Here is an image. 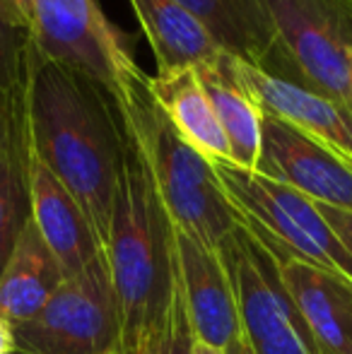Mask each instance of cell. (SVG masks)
I'll return each mask as SVG.
<instances>
[{
    "label": "cell",
    "instance_id": "obj_26",
    "mask_svg": "<svg viewBox=\"0 0 352 354\" xmlns=\"http://www.w3.org/2000/svg\"><path fill=\"white\" fill-rule=\"evenodd\" d=\"M225 352H227V354H254V352H251V347L246 345V340L241 337V333L234 337V340L230 342V345L225 347Z\"/></svg>",
    "mask_w": 352,
    "mask_h": 354
},
{
    "label": "cell",
    "instance_id": "obj_13",
    "mask_svg": "<svg viewBox=\"0 0 352 354\" xmlns=\"http://www.w3.org/2000/svg\"><path fill=\"white\" fill-rule=\"evenodd\" d=\"M277 268L319 354H352V280L297 258Z\"/></svg>",
    "mask_w": 352,
    "mask_h": 354
},
{
    "label": "cell",
    "instance_id": "obj_16",
    "mask_svg": "<svg viewBox=\"0 0 352 354\" xmlns=\"http://www.w3.org/2000/svg\"><path fill=\"white\" fill-rule=\"evenodd\" d=\"M155 56L157 73L198 68L222 56L205 27L176 0H128Z\"/></svg>",
    "mask_w": 352,
    "mask_h": 354
},
{
    "label": "cell",
    "instance_id": "obj_11",
    "mask_svg": "<svg viewBox=\"0 0 352 354\" xmlns=\"http://www.w3.org/2000/svg\"><path fill=\"white\" fill-rule=\"evenodd\" d=\"M174 248L193 335L225 350L239 335V313L225 266L217 251L201 246L178 229H174Z\"/></svg>",
    "mask_w": 352,
    "mask_h": 354
},
{
    "label": "cell",
    "instance_id": "obj_12",
    "mask_svg": "<svg viewBox=\"0 0 352 354\" xmlns=\"http://www.w3.org/2000/svg\"><path fill=\"white\" fill-rule=\"evenodd\" d=\"M29 207L39 234L56 256L63 275L85 270L104 248L94 236L85 212L68 188L29 149Z\"/></svg>",
    "mask_w": 352,
    "mask_h": 354
},
{
    "label": "cell",
    "instance_id": "obj_19",
    "mask_svg": "<svg viewBox=\"0 0 352 354\" xmlns=\"http://www.w3.org/2000/svg\"><path fill=\"white\" fill-rule=\"evenodd\" d=\"M29 217V140L24 111H19L12 142L0 157V272Z\"/></svg>",
    "mask_w": 352,
    "mask_h": 354
},
{
    "label": "cell",
    "instance_id": "obj_2",
    "mask_svg": "<svg viewBox=\"0 0 352 354\" xmlns=\"http://www.w3.org/2000/svg\"><path fill=\"white\" fill-rule=\"evenodd\" d=\"M104 256L121 318V354H142L165 323L178 263L174 224L162 205L145 154L126 123Z\"/></svg>",
    "mask_w": 352,
    "mask_h": 354
},
{
    "label": "cell",
    "instance_id": "obj_10",
    "mask_svg": "<svg viewBox=\"0 0 352 354\" xmlns=\"http://www.w3.org/2000/svg\"><path fill=\"white\" fill-rule=\"evenodd\" d=\"M237 75L261 111L292 123L352 159V111L306 87L297 75L251 66L237 58Z\"/></svg>",
    "mask_w": 352,
    "mask_h": 354
},
{
    "label": "cell",
    "instance_id": "obj_7",
    "mask_svg": "<svg viewBox=\"0 0 352 354\" xmlns=\"http://www.w3.org/2000/svg\"><path fill=\"white\" fill-rule=\"evenodd\" d=\"M263 3L285 68L352 111V0Z\"/></svg>",
    "mask_w": 352,
    "mask_h": 354
},
{
    "label": "cell",
    "instance_id": "obj_15",
    "mask_svg": "<svg viewBox=\"0 0 352 354\" xmlns=\"http://www.w3.org/2000/svg\"><path fill=\"white\" fill-rule=\"evenodd\" d=\"M63 280L56 256L29 217L0 272V316L12 326L34 318Z\"/></svg>",
    "mask_w": 352,
    "mask_h": 354
},
{
    "label": "cell",
    "instance_id": "obj_6",
    "mask_svg": "<svg viewBox=\"0 0 352 354\" xmlns=\"http://www.w3.org/2000/svg\"><path fill=\"white\" fill-rule=\"evenodd\" d=\"M12 330L22 354H121V318L106 256L66 277L46 306Z\"/></svg>",
    "mask_w": 352,
    "mask_h": 354
},
{
    "label": "cell",
    "instance_id": "obj_4",
    "mask_svg": "<svg viewBox=\"0 0 352 354\" xmlns=\"http://www.w3.org/2000/svg\"><path fill=\"white\" fill-rule=\"evenodd\" d=\"M212 167L237 222L259 239L275 263L297 258L352 280V256L311 198L230 159H215Z\"/></svg>",
    "mask_w": 352,
    "mask_h": 354
},
{
    "label": "cell",
    "instance_id": "obj_1",
    "mask_svg": "<svg viewBox=\"0 0 352 354\" xmlns=\"http://www.w3.org/2000/svg\"><path fill=\"white\" fill-rule=\"evenodd\" d=\"M19 97L29 149L75 198L104 248L123 145L116 102L92 77L41 56L29 39Z\"/></svg>",
    "mask_w": 352,
    "mask_h": 354
},
{
    "label": "cell",
    "instance_id": "obj_8",
    "mask_svg": "<svg viewBox=\"0 0 352 354\" xmlns=\"http://www.w3.org/2000/svg\"><path fill=\"white\" fill-rule=\"evenodd\" d=\"M29 44L41 56L92 77L113 102L138 71L131 37L104 15L99 0H37Z\"/></svg>",
    "mask_w": 352,
    "mask_h": 354
},
{
    "label": "cell",
    "instance_id": "obj_28",
    "mask_svg": "<svg viewBox=\"0 0 352 354\" xmlns=\"http://www.w3.org/2000/svg\"><path fill=\"white\" fill-rule=\"evenodd\" d=\"M15 354H22V352H15Z\"/></svg>",
    "mask_w": 352,
    "mask_h": 354
},
{
    "label": "cell",
    "instance_id": "obj_25",
    "mask_svg": "<svg viewBox=\"0 0 352 354\" xmlns=\"http://www.w3.org/2000/svg\"><path fill=\"white\" fill-rule=\"evenodd\" d=\"M15 352H17V345H15L12 323L0 316V354H15Z\"/></svg>",
    "mask_w": 352,
    "mask_h": 354
},
{
    "label": "cell",
    "instance_id": "obj_18",
    "mask_svg": "<svg viewBox=\"0 0 352 354\" xmlns=\"http://www.w3.org/2000/svg\"><path fill=\"white\" fill-rule=\"evenodd\" d=\"M150 92L188 145L205 154L210 162L230 159V145L222 133L212 104L198 80L196 68H178L147 77Z\"/></svg>",
    "mask_w": 352,
    "mask_h": 354
},
{
    "label": "cell",
    "instance_id": "obj_20",
    "mask_svg": "<svg viewBox=\"0 0 352 354\" xmlns=\"http://www.w3.org/2000/svg\"><path fill=\"white\" fill-rule=\"evenodd\" d=\"M193 342H196V335H193L191 321H188L186 299H183L181 277H178L174 287V297H172V304L167 308L165 323H162L152 345L142 354H191Z\"/></svg>",
    "mask_w": 352,
    "mask_h": 354
},
{
    "label": "cell",
    "instance_id": "obj_14",
    "mask_svg": "<svg viewBox=\"0 0 352 354\" xmlns=\"http://www.w3.org/2000/svg\"><path fill=\"white\" fill-rule=\"evenodd\" d=\"M196 71L230 145V162L256 171L261 157L263 111L237 75V58L222 53L207 66H198Z\"/></svg>",
    "mask_w": 352,
    "mask_h": 354
},
{
    "label": "cell",
    "instance_id": "obj_23",
    "mask_svg": "<svg viewBox=\"0 0 352 354\" xmlns=\"http://www.w3.org/2000/svg\"><path fill=\"white\" fill-rule=\"evenodd\" d=\"M319 205V203H316ZM321 214L324 219L331 224V229L335 232V236L340 239L348 253L352 256V212H343V210H335V207H328V205H319Z\"/></svg>",
    "mask_w": 352,
    "mask_h": 354
},
{
    "label": "cell",
    "instance_id": "obj_17",
    "mask_svg": "<svg viewBox=\"0 0 352 354\" xmlns=\"http://www.w3.org/2000/svg\"><path fill=\"white\" fill-rule=\"evenodd\" d=\"M230 56L263 68L277 51L263 0H176Z\"/></svg>",
    "mask_w": 352,
    "mask_h": 354
},
{
    "label": "cell",
    "instance_id": "obj_24",
    "mask_svg": "<svg viewBox=\"0 0 352 354\" xmlns=\"http://www.w3.org/2000/svg\"><path fill=\"white\" fill-rule=\"evenodd\" d=\"M34 3H37V0H0V8H3L5 19H8L12 27L29 34L32 17H34Z\"/></svg>",
    "mask_w": 352,
    "mask_h": 354
},
{
    "label": "cell",
    "instance_id": "obj_5",
    "mask_svg": "<svg viewBox=\"0 0 352 354\" xmlns=\"http://www.w3.org/2000/svg\"><path fill=\"white\" fill-rule=\"evenodd\" d=\"M234 292L239 333L254 354H319L275 258L237 224L217 248Z\"/></svg>",
    "mask_w": 352,
    "mask_h": 354
},
{
    "label": "cell",
    "instance_id": "obj_21",
    "mask_svg": "<svg viewBox=\"0 0 352 354\" xmlns=\"http://www.w3.org/2000/svg\"><path fill=\"white\" fill-rule=\"evenodd\" d=\"M29 34L12 27L5 19L0 8V87L8 92H17L22 84V66H24V48H27Z\"/></svg>",
    "mask_w": 352,
    "mask_h": 354
},
{
    "label": "cell",
    "instance_id": "obj_22",
    "mask_svg": "<svg viewBox=\"0 0 352 354\" xmlns=\"http://www.w3.org/2000/svg\"><path fill=\"white\" fill-rule=\"evenodd\" d=\"M19 111H22V99L17 92H8L0 87V157L8 152L10 142H12L15 128L19 121Z\"/></svg>",
    "mask_w": 352,
    "mask_h": 354
},
{
    "label": "cell",
    "instance_id": "obj_9",
    "mask_svg": "<svg viewBox=\"0 0 352 354\" xmlns=\"http://www.w3.org/2000/svg\"><path fill=\"white\" fill-rule=\"evenodd\" d=\"M256 171L292 186L319 205L352 212V159L319 138L263 111Z\"/></svg>",
    "mask_w": 352,
    "mask_h": 354
},
{
    "label": "cell",
    "instance_id": "obj_3",
    "mask_svg": "<svg viewBox=\"0 0 352 354\" xmlns=\"http://www.w3.org/2000/svg\"><path fill=\"white\" fill-rule=\"evenodd\" d=\"M116 106L145 154L152 181L174 229L201 246L217 251L239 222L212 162L178 136L152 97L147 75H142L140 68L126 80Z\"/></svg>",
    "mask_w": 352,
    "mask_h": 354
},
{
    "label": "cell",
    "instance_id": "obj_27",
    "mask_svg": "<svg viewBox=\"0 0 352 354\" xmlns=\"http://www.w3.org/2000/svg\"><path fill=\"white\" fill-rule=\"evenodd\" d=\"M191 354H227V352H225V350H220V347L207 345V342L196 340V342H193V350H191Z\"/></svg>",
    "mask_w": 352,
    "mask_h": 354
}]
</instances>
